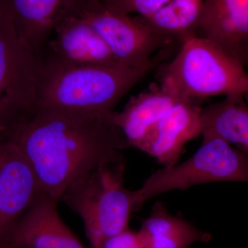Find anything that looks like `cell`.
Segmentation results:
<instances>
[{
  "mask_svg": "<svg viewBox=\"0 0 248 248\" xmlns=\"http://www.w3.org/2000/svg\"><path fill=\"white\" fill-rule=\"evenodd\" d=\"M42 55L19 40L7 0H0V141L35 115Z\"/></svg>",
  "mask_w": 248,
  "mask_h": 248,
  "instance_id": "4",
  "label": "cell"
},
{
  "mask_svg": "<svg viewBox=\"0 0 248 248\" xmlns=\"http://www.w3.org/2000/svg\"><path fill=\"white\" fill-rule=\"evenodd\" d=\"M244 94H230L221 102L201 108V135L234 144L248 155V108Z\"/></svg>",
  "mask_w": 248,
  "mask_h": 248,
  "instance_id": "15",
  "label": "cell"
},
{
  "mask_svg": "<svg viewBox=\"0 0 248 248\" xmlns=\"http://www.w3.org/2000/svg\"><path fill=\"white\" fill-rule=\"evenodd\" d=\"M35 173L19 149L9 141L0 146V246L42 194Z\"/></svg>",
  "mask_w": 248,
  "mask_h": 248,
  "instance_id": "8",
  "label": "cell"
},
{
  "mask_svg": "<svg viewBox=\"0 0 248 248\" xmlns=\"http://www.w3.org/2000/svg\"><path fill=\"white\" fill-rule=\"evenodd\" d=\"M19 40L42 55L59 24L78 16L89 0H7Z\"/></svg>",
  "mask_w": 248,
  "mask_h": 248,
  "instance_id": "11",
  "label": "cell"
},
{
  "mask_svg": "<svg viewBox=\"0 0 248 248\" xmlns=\"http://www.w3.org/2000/svg\"><path fill=\"white\" fill-rule=\"evenodd\" d=\"M202 146L180 164L153 172L133 191L134 210L153 197L175 190L214 182H248V156L221 139L203 135Z\"/></svg>",
  "mask_w": 248,
  "mask_h": 248,
  "instance_id": "6",
  "label": "cell"
},
{
  "mask_svg": "<svg viewBox=\"0 0 248 248\" xmlns=\"http://www.w3.org/2000/svg\"><path fill=\"white\" fill-rule=\"evenodd\" d=\"M1 142H2V141H0V146H1Z\"/></svg>",
  "mask_w": 248,
  "mask_h": 248,
  "instance_id": "21",
  "label": "cell"
},
{
  "mask_svg": "<svg viewBox=\"0 0 248 248\" xmlns=\"http://www.w3.org/2000/svg\"><path fill=\"white\" fill-rule=\"evenodd\" d=\"M102 37L119 63L141 66L175 41L155 33L135 17L114 12L102 0H89L79 16Z\"/></svg>",
  "mask_w": 248,
  "mask_h": 248,
  "instance_id": "7",
  "label": "cell"
},
{
  "mask_svg": "<svg viewBox=\"0 0 248 248\" xmlns=\"http://www.w3.org/2000/svg\"><path fill=\"white\" fill-rule=\"evenodd\" d=\"M109 114L37 110L7 141L27 159L43 192L60 202L71 186L103 164L125 162L121 151L130 145Z\"/></svg>",
  "mask_w": 248,
  "mask_h": 248,
  "instance_id": "1",
  "label": "cell"
},
{
  "mask_svg": "<svg viewBox=\"0 0 248 248\" xmlns=\"http://www.w3.org/2000/svg\"><path fill=\"white\" fill-rule=\"evenodd\" d=\"M203 7V0H170L154 14L135 18L157 35L182 43L196 36Z\"/></svg>",
  "mask_w": 248,
  "mask_h": 248,
  "instance_id": "17",
  "label": "cell"
},
{
  "mask_svg": "<svg viewBox=\"0 0 248 248\" xmlns=\"http://www.w3.org/2000/svg\"><path fill=\"white\" fill-rule=\"evenodd\" d=\"M183 99L162 85L153 84L130 98L123 110L109 114V120L120 129L130 146L138 148L148 130Z\"/></svg>",
  "mask_w": 248,
  "mask_h": 248,
  "instance_id": "14",
  "label": "cell"
},
{
  "mask_svg": "<svg viewBox=\"0 0 248 248\" xmlns=\"http://www.w3.org/2000/svg\"><path fill=\"white\" fill-rule=\"evenodd\" d=\"M146 248H188L197 242H208L211 234L168 211L156 202L139 231Z\"/></svg>",
  "mask_w": 248,
  "mask_h": 248,
  "instance_id": "16",
  "label": "cell"
},
{
  "mask_svg": "<svg viewBox=\"0 0 248 248\" xmlns=\"http://www.w3.org/2000/svg\"><path fill=\"white\" fill-rule=\"evenodd\" d=\"M180 50L158 67L160 84L179 97L197 98L248 92L245 67L210 41L194 36L183 41Z\"/></svg>",
  "mask_w": 248,
  "mask_h": 248,
  "instance_id": "3",
  "label": "cell"
},
{
  "mask_svg": "<svg viewBox=\"0 0 248 248\" xmlns=\"http://www.w3.org/2000/svg\"><path fill=\"white\" fill-rule=\"evenodd\" d=\"M196 36L215 44L246 68L248 0H203Z\"/></svg>",
  "mask_w": 248,
  "mask_h": 248,
  "instance_id": "10",
  "label": "cell"
},
{
  "mask_svg": "<svg viewBox=\"0 0 248 248\" xmlns=\"http://www.w3.org/2000/svg\"><path fill=\"white\" fill-rule=\"evenodd\" d=\"M51 36L44 58L73 66L119 63L97 31L79 16L65 19Z\"/></svg>",
  "mask_w": 248,
  "mask_h": 248,
  "instance_id": "13",
  "label": "cell"
},
{
  "mask_svg": "<svg viewBox=\"0 0 248 248\" xmlns=\"http://www.w3.org/2000/svg\"><path fill=\"white\" fill-rule=\"evenodd\" d=\"M99 248H146L141 234L128 228L103 242Z\"/></svg>",
  "mask_w": 248,
  "mask_h": 248,
  "instance_id": "19",
  "label": "cell"
},
{
  "mask_svg": "<svg viewBox=\"0 0 248 248\" xmlns=\"http://www.w3.org/2000/svg\"><path fill=\"white\" fill-rule=\"evenodd\" d=\"M172 46L160 50L141 66L120 63L73 66L42 56L37 110L108 115L133 86L169 58Z\"/></svg>",
  "mask_w": 248,
  "mask_h": 248,
  "instance_id": "2",
  "label": "cell"
},
{
  "mask_svg": "<svg viewBox=\"0 0 248 248\" xmlns=\"http://www.w3.org/2000/svg\"><path fill=\"white\" fill-rule=\"evenodd\" d=\"M0 248H17L14 247V246H11V245L6 244L2 245V246H0Z\"/></svg>",
  "mask_w": 248,
  "mask_h": 248,
  "instance_id": "20",
  "label": "cell"
},
{
  "mask_svg": "<svg viewBox=\"0 0 248 248\" xmlns=\"http://www.w3.org/2000/svg\"><path fill=\"white\" fill-rule=\"evenodd\" d=\"M125 162H110L81 178L62 196L61 202L84 223L93 248L128 228L134 211L133 191L124 185Z\"/></svg>",
  "mask_w": 248,
  "mask_h": 248,
  "instance_id": "5",
  "label": "cell"
},
{
  "mask_svg": "<svg viewBox=\"0 0 248 248\" xmlns=\"http://www.w3.org/2000/svg\"><path fill=\"white\" fill-rule=\"evenodd\" d=\"M114 12L130 16H148L154 14L170 0H102Z\"/></svg>",
  "mask_w": 248,
  "mask_h": 248,
  "instance_id": "18",
  "label": "cell"
},
{
  "mask_svg": "<svg viewBox=\"0 0 248 248\" xmlns=\"http://www.w3.org/2000/svg\"><path fill=\"white\" fill-rule=\"evenodd\" d=\"M201 108L192 99L179 101L148 130L137 148L164 167L178 164L186 143L201 135Z\"/></svg>",
  "mask_w": 248,
  "mask_h": 248,
  "instance_id": "9",
  "label": "cell"
},
{
  "mask_svg": "<svg viewBox=\"0 0 248 248\" xmlns=\"http://www.w3.org/2000/svg\"><path fill=\"white\" fill-rule=\"evenodd\" d=\"M58 202L42 194L16 223L6 244L17 248H86L62 221Z\"/></svg>",
  "mask_w": 248,
  "mask_h": 248,
  "instance_id": "12",
  "label": "cell"
}]
</instances>
